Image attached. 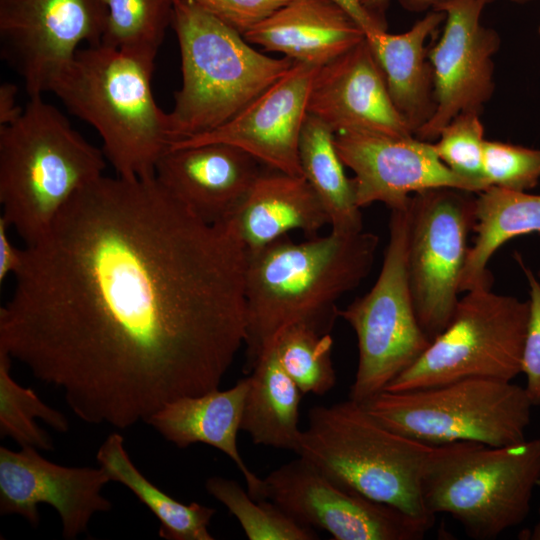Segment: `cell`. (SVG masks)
<instances>
[{"label":"cell","instance_id":"cell-14","mask_svg":"<svg viewBox=\"0 0 540 540\" xmlns=\"http://www.w3.org/2000/svg\"><path fill=\"white\" fill-rule=\"evenodd\" d=\"M493 0H440L434 9L445 13L439 41L427 52L432 69L435 109L415 132L434 142L457 115L480 113L494 92L493 56L500 38L481 24L484 8Z\"/></svg>","mask_w":540,"mask_h":540},{"label":"cell","instance_id":"cell-17","mask_svg":"<svg viewBox=\"0 0 540 540\" xmlns=\"http://www.w3.org/2000/svg\"><path fill=\"white\" fill-rule=\"evenodd\" d=\"M318 68L294 62L282 77L229 121L206 133L176 141L170 148L225 143L242 149L266 167L303 176L298 146Z\"/></svg>","mask_w":540,"mask_h":540},{"label":"cell","instance_id":"cell-8","mask_svg":"<svg viewBox=\"0 0 540 540\" xmlns=\"http://www.w3.org/2000/svg\"><path fill=\"white\" fill-rule=\"evenodd\" d=\"M362 405L387 428L429 445L472 441L505 446L526 439L533 403L525 387L512 381L467 378L384 390Z\"/></svg>","mask_w":540,"mask_h":540},{"label":"cell","instance_id":"cell-3","mask_svg":"<svg viewBox=\"0 0 540 540\" xmlns=\"http://www.w3.org/2000/svg\"><path fill=\"white\" fill-rule=\"evenodd\" d=\"M154 61L104 44L87 45L52 80L49 91L100 135L117 175L150 178L172 138L151 86Z\"/></svg>","mask_w":540,"mask_h":540},{"label":"cell","instance_id":"cell-38","mask_svg":"<svg viewBox=\"0 0 540 540\" xmlns=\"http://www.w3.org/2000/svg\"><path fill=\"white\" fill-rule=\"evenodd\" d=\"M440 0H403V3L408 7L420 6L424 7L429 4H435ZM360 2L378 19L384 22L381 17V12L386 7L388 0H360Z\"/></svg>","mask_w":540,"mask_h":540},{"label":"cell","instance_id":"cell-28","mask_svg":"<svg viewBox=\"0 0 540 540\" xmlns=\"http://www.w3.org/2000/svg\"><path fill=\"white\" fill-rule=\"evenodd\" d=\"M101 44L155 61L172 24L175 0H101Z\"/></svg>","mask_w":540,"mask_h":540},{"label":"cell","instance_id":"cell-11","mask_svg":"<svg viewBox=\"0 0 540 540\" xmlns=\"http://www.w3.org/2000/svg\"><path fill=\"white\" fill-rule=\"evenodd\" d=\"M474 193L434 188L412 195L407 268L418 322L430 340L451 322L476 216Z\"/></svg>","mask_w":540,"mask_h":540},{"label":"cell","instance_id":"cell-7","mask_svg":"<svg viewBox=\"0 0 540 540\" xmlns=\"http://www.w3.org/2000/svg\"><path fill=\"white\" fill-rule=\"evenodd\" d=\"M540 484V437L505 446L472 441L433 445L421 481L433 516L449 514L476 540L521 524Z\"/></svg>","mask_w":540,"mask_h":540},{"label":"cell","instance_id":"cell-42","mask_svg":"<svg viewBox=\"0 0 540 540\" xmlns=\"http://www.w3.org/2000/svg\"><path fill=\"white\" fill-rule=\"evenodd\" d=\"M539 31H540V27H539Z\"/></svg>","mask_w":540,"mask_h":540},{"label":"cell","instance_id":"cell-21","mask_svg":"<svg viewBox=\"0 0 540 540\" xmlns=\"http://www.w3.org/2000/svg\"><path fill=\"white\" fill-rule=\"evenodd\" d=\"M247 252L292 231L309 237L330 224L321 201L303 176L264 166L237 209L223 222Z\"/></svg>","mask_w":540,"mask_h":540},{"label":"cell","instance_id":"cell-9","mask_svg":"<svg viewBox=\"0 0 540 540\" xmlns=\"http://www.w3.org/2000/svg\"><path fill=\"white\" fill-rule=\"evenodd\" d=\"M529 302L491 288L465 292L448 326L386 388L399 392L467 378L512 381L522 373Z\"/></svg>","mask_w":540,"mask_h":540},{"label":"cell","instance_id":"cell-39","mask_svg":"<svg viewBox=\"0 0 540 540\" xmlns=\"http://www.w3.org/2000/svg\"><path fill=\"white\" fill-rule=\"evenodd\" d=\"M526 539L529 540H540V509H539V519L534 525L533 529L528 533Z\"/></svg>","mask_w":540,"mask_h":540},{"label":"cell","instance_id":"cell-20","mask_svg":"<svg viewBox=\"0 0 540 540\" xmlns=\"http://www.w3.org/2000/svg\"><path fill=\"white\" fill-rule=\"evenodd\" d=\"M360 27L364 39L379 64L394 105L413 133L433 114L432 69L425 47L428 38L445 20V13L434 9L400 34L388 33L384 22L360 0H333Z\"/></svg>","mask_w":540,"mask_h":540},{"label":"cell","instance_id":"cell-23","mask_svg":"<svg viewBox=\"0 0 540 540\" xmlns=\"http://www.w3.org/2000/svg\"><path fill=\"white\" fill-rule=\"evenodd\" d=\"M244 37L266 51L318 67L364 40L360 27L333 0H288Z\"/></svg>","mask_w":540,"mask_h":540},{"label":"cell","instance_id":"cell-2","mask_svg":"<svg viewBox=\"0 0 540 540\" xmlns=\"http://www.w3.org/2000/svg\"><path fill=\"white\" fill-rule=\"evenodd\" d=\"M378 245L371 232L331 230L302 242L285 236L247 252L244 372L251 373L292 325L330 333L337 301L370 273Z\"/></svg>","mask_w":540,"mask_h":540},{"label":"cell","instance_id":"cell-12","mask_svg":"<svg viewBox=\"0 0 540 540\" xmlns=\"http://www.w3.org/2000/svg\"><path fill=\"white\" fill-rule=\"evenodd\" d=\"M264 482L266 499L335 540H421L432 528L339 485L300 456L270 472Z\"/></svg>","mask_w":540,"mask_h":540},{"label":"cell","instance_id":"cell-26","mask_svg":"<svg viewBox=\"0 0 540 540\" xmlns=\"http://www.w3.org/2000/svg\"><path fill=\"white\" fill-rule=\"evenodd\" d=\"M96 459L111 481L127 487L159 520L158 534L167 540H213L208 525L214 508L198 502L184 504L147 479L130 459L124 439L110 434L99 447Z\"/></svg>","mask_w":540,"mask_h":540},{"label":"cell","instance_id":"cell-22","mask_svg":"<svg viewBox=\"0 0 540 540\" xmlns=\"http://www.w3.org/2000/svg\"><path fill=\"white\" fill-rule=\"evenodd\" d=\"M249 386L250 376L226 390L181 397L165 404L146 423L178 448L203 443L223 452L244 477L249 495L261 500L266 499L264 479L247 467L237 444Z\"/></svg>","mask_w":540,"mask_h":540},{"label":"cell","instance_id":"cell-41","mask_svg":"<svg viewBox=\"0 0 540 540\" xmlns=\"http://www.w3.org/2000/svg\"><path fill=\"white\" fill-rule=\"evenodd\" d=\"M538 277L540 278V269H539V272H538Z\"/></svg>","mask_w":540,"mask_h":540},{"label":"cell","instance_id":"cell-5","mask_svg":"<svg viewBox=\"0 0 540 540\" xmlns=\"http://www.w3.org/2000/svg\"><path fill=\"white\" fill-rule=\"evenodd\" d=\"M171 26L182 70V86L167 113L172 143L223 125L294 63L257 51L244 35L194 0H175Z\"/></svg>","mask_w":540,"mask_h":540},{"label":"cell","instance_id":"cell-37","mask_svg":"<svg viewBox=\"0 0 540 540\" xmlns=\"http://www.w3.org/2000/svg\"><path fill=\"white\" fill-rule=\"evenodd\" d=\"M17 93L18 88L13 83L0 85V127L15 122L22 115L24 107L17 104Z\"/></svg>","mask_w":540,"mask_h":540},{"label":"cell","instance_id":"cell-10","mask_svg":"<svg viewBox=\"0 0 540 540\" xmlns=\"http://www.w3.org/2000/svg\"><path fill=\"white\" fill-rule=\"evenodd\" d=\"M408 206L391 210L389 240L374 285L338 311L357 338L358 365L349 399L360 404L384 391L431 343L418 322L410 288Z\"/></svg>","mask_w":540,"mask_h":540},{"label":"cell","instance_id":"cell-15","mask_svg":"<svg viewBox=\"0 0 540 540\" xmlns=\"http://www.w3.org/2000/svg\"><path fill=\"white\" fill-rule=\"evenodd\" d=\"M334 142L343 164L354 173L352 182L360 208L381 202L390 210L405 209L412 195L434 188L483 191L449 169L432 142L415 136L339 132Z\"/></svg>","mask_w":540,"mask_h":540},{"label":"cell","instance_id":"cell-29","mask_svg":"<svg viewBox=\"0 0 540 540\" xmlns=\"http://www.w3.org/2000/svg\"><path fill=\"white\" fill-rule=\"evenodd\" d=\"M11 357L0 350V435L21 447L50 451L53 442L34 419L39 418L58 432L69 423L63 413L45 404L31 388L18 384L10 374Z\"/></svg>","mask_w":540,"mask_h":540},{"label":"cell","instance_id":"cell-33","mask_svg":"<svg viewBox=\"0 0 540 540\" xmlns=\"http://www.w3.org/2000/svg\"><path fill=\"white\" fill-rule=\"evenodd\" d=\"M483 168L489 186L526 192L540 180V149L486 140Z\"/></svg>","mask_w":540,"mask_h":540},{"label":"cell","instance_id":"cell-27","mask_svg":"<svg viewBox=\"0 0 540 540\" xmlns=\"http://www.w3.org/2000/svg\"><path fill=\"white\" fill-rule=\"evenodd\" d=\"M335 132L308 113L300 135L298 156L303 177L326 210L331 230H363L361 208L356 203L352 179L336 150Z\"/></svg>","mask_w":540,"mask_h":540},{"label":"cell","instance_id":"cell-31","mask_svg":"<svg viewBox=\"0 0 540 540\" xmlns=\"http://www.w3.org/2000/svg\"><path fill=\"white\" fill-rule=\"evenodd\" d=\"M332 338L305 324L285 329L273 348L302 394L325 395L336 385Z\"/></svg>","mask_w":540,"mask_h":540},{"label":"cell","instance_id":"cell-36","mask_svg":"<svg viewBox=\"0 0 540 540\" xmlns=\"http://www.w3.org/2000/svg\"><path fill=\"white\" fill-rule=\"evenodd\" d=\"M9 225L0 216V281L16 274L23 261V249L16 248L8 236Z\"/></svg>","mask_w":540,"mask_h":540},{"label":"cell","instance_id":"cell-24","mask_svg":"<svg viewBox=\"0 0 540 540\" xmlns=\"http://www.w3.org/2000/svg\"><path fill=\"white\" fill-rule=\"evenodd\" d=\"M476 237L470 247L461 277L460 292L491 288L488 263L507 241L540 233V195L490 186L477 193Z\"/></svg>","mask_w":540,"mask_h":540},{"label":"cell","instance_id":"cell-35","mask_svg":"<svg viewBox=\"0 0 540 540\" xmlns=\"http://www.w3.org/2000/svg\"><path fill=\"white\" fill-rule=\"evenodd\" d=\"M242 35L288 0H194Z\"/></svg>","mask_w":540,"mask_h":540},{"label":"cell","instance_id":"cell-30","mask_svg":"<svg viewBox=\"0 0 540 540\" xmlns=\"http://www.w3.org/2000/svg\"><path fill=\"white\" fill-rule=\"evenodd\" d=\"M207 492L222 503L239 521L249 540H314L316 532L269 499L255 500L235 480L212 476Z\"/></svg>","mask_w":540,"mask_h":540},{"label":"cell","instance_id":"cell-34","mask_svg":"<svg viewBox=\"0 0 540 540\" xmlns=\"http://www.w3.org/2000/svg\"><path fill=\"white\" fill-rule=\"evenodd\" d=\"M515 258L529 285V317L523 349L522 373L526 377L525 389L533 403L540 404V280L524 263L520 254Z\"/></svg>","mask_w":540,"mask_h":540},{"label":"cell","instance_id":"cell-19","mask_svg":"<svg viewBox=\"0 0 540 540\" xmlns=\"http://www.w3.org/2000/svg\"><path fill=\"white\" fill-rule=\"evenodd\" d=\"M263 167L238 147L206 143L169 148L155 178L201 220L218 224L241 204Z\"/></svg>","mask_w":540,"mask_h":540},{"label":"cell","instance_id":"cell-16","mask_svg":"<svg viewBox=\"0 0 540 540\" xmlns=\"http://www.w3.org/2000/svg\"><path fill=\"white\" fill-rule=\"evenodd\" d=\"M21 448L0 447L1 515H20L36 527L38 506L48 504L60 516L62 536L70 540L87 531L94 514L111 510L112 503L101 493L111 480L101 466H62L34 447Z\"/></svg>","mask_w":540,"mask_h":540},{"label":"cell","instance_id":"cell-13","mask_svg":"<svg viewBox=\"0 0 540 540\" xmlns=\"http://www.w3.org/2000/svg\"><path fill=\"white\" fill-rule=\"evenodd\" d=\"M101 0H0L1 55L31 97L42 96L82 43L101 42Z\"/></svg>","mask_w":540,"mask_h":540},{"label":"cell","instance_id":"cell-18","mask_svg":"<svg viewBox=\"0 0 540 540\" xmlns=\"http://www.w3.org/2000/svg\"><path fill=\"white\" fill-rule=\"evenodd\" d=\"M308 113L335 133L414 136L390 96L385 76L365 39L318 68Z\"/></svg>","mask_w":540,"mask_h":540},{"label":"cell","instance_id":"cell-1","mask_svg":"<svg viewBox=\"0 0 540 540\" xmlns=\"http://www.w3.org/2000/svg\"><path fill=\"white\" fill-rule=\"evenodd\" d=\"M247 251L154 177L100 176L23 249L0 350L125 429L218 389L246 339Z\"/></svg>","mask_w":540,"mask_h":540},{"label":"cell","instance_id":"cell-6","mask_svg":"<svg viewBox=\"0 0 540 540\" xmlns=\"http://www.w3.org/2000/svg\"><path fill=\"white\" fill-rule=\"evenodd\" d=\"M298 455L339 485L430 526L421 481L433 445L397 433L348 399L313 406Z\"/></svg>","mask_w":540,"mask_h":540},{"label":"cell","instance_id":"cell-25","mask_svg":"<svg viewBox=\"0 0 540 540\" xmlns=\"http://www.w3.org/2000/svg\"><path fill=\"white\" fill-rule=\"evenodd\" d=\"M241 430L257 445L299 450L302 430L298 427L302 393L283 369L272 348L250 373Z\"/></svg>","mask_w":540,"mask_h":540},{"label":"cell","instance_id":"cell-40","mask_svg":"<svg viewBox=\"0 0 540 540\" xmlns=\"http://www.w3.org/2000/svg\"><path fill=\"white\" fill-rule=\"evenodd\" d=\"M513 2H517V3H524V2H527V1H531V0H511Z\"/></svg>","mask_w":540,"mask_h":540},{"label":"cell","instance_id":"cell-4","mask_svg":"<svg viewBox=\"0 0 540 540\" xmlns=\"http://www.w3.org/2000/svg\"><path fill=\"white\" fill-rule=\"evenodd\" d=\"M105 155L42 96L0 127L1 217L26 245L37 242L84 186L103 175Z\"/></svg>","mask_w":540,"mask_h":540},{"label":"cell","instance_id":"cell-32","mask_svg":"<svg viewBox=\"0 0 540 540\" xmlns=\"http://www.w3.org/2000/svg\"><path fill=\"white\" fill-rule=\"evenodd\" d=\"M480 113L465 112L452 119L433 143L440 160L456 174L490 187L484 176V127Z\"/></svg>","mask_w":540,"mask_h":540}]
</instances>
